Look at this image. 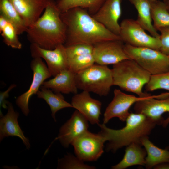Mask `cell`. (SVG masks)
Returning a JSON list of instances; mask_svg holds the SVG:
<instances>
[{
    "label": "cell",
    "mask_w": 169,
    "mask_h": 169,
    "mask_svg": "<svg viewBox=\"0 0 169 169\" xmlns=\"http://www.w3.org/2000/svg\"><path fill=\"white\" fill-rule=\"evenodd\" d=\"M90 92L82 91L72 97L71 104L73 108L81 113L92 125L99 124L102 103L92 98Z\"/></svg>",
    "instance_id": "cell-16"
},
{
    "label": "cell",
    "mask_w": 169,
    "mask_h": 169,
    "mask_svg": "<svg viewBox=\"0 0 169 169\" xmlns=\"http://www.w3.org/2000/svg\"><path fill=\"white\" fill-rule=\"evenodd\" d=\"M95 167L84 163V161L70 153H68L58 161L57 169H94Z\"/></svg>",
    "instance_id": "cell-28"
},
{
    "label": "cell",
    "mask_w": 169,
    "mask_h": 169,
    "mask_svg": "<svg viewBox=\"0 0 169 169\" xmlns=\"http://www.w3.org/2000/svg\"><path fill=\"white\" fill-rule=\"evenodd\" d=\"M38 98L44 99L49 106L51 115L55 122L56 121L55 114L64 108H73L71 103L66 101L61 93L53 92L50 89L41 86L36 94Z\"/></svg>",
    "instance_id": "cell-23"
},
{
    "label": "cell",
    "mask_w": 169,
    "mask_h": 169,
    "mask_svg": "<svg viewBox=\"0 0 169 169\" xmlns=\"http://www.w3.org/2000/svg\"><path fill=\"white\" fill-rule=\"evenodd\" d=\"M42 15L28 27L26 32L31 44L43 49H53L66 40V28L55 0H48Z\"/></svg>",
    "instance_id": "cell-2"
},
{
    "label": "cell",
    "mask_w": 169,
    "mask_h": 169,
    "mask_svg": "<svg viewBox=\"0 0 169 169\" xmlns=\"http://www.w3.org/2000/svg\"><path fill=\"white\" fill-rule=\"evenodd\" d=\"M6 45L11 47L20 49L22 44L19 40L17 31L15 27L9 22L0 32Z\"/></svg>",
    "instance_id": "cell-30"
},
{
    "label": "cell",
    "mask_w": 169,
    "mask_h": 169,
    "mask_svg": "<svg viewBox=\"0 0 169 169\" xmlns=\"http://www.w3.org/2000/svg\"><path fill=\"white\" fill-rule=\"evenodd\" d=\"M95 63L92 54H83L68 59V69L76 74Z\"/></svg>",
    "instance_id": "cell-27"
},
{
    "label": "cell",
    "mask_w": 169,
    "mask_h": 169,
    "mask_svg": "<svg viewBox=\"0 0 169 169\" xmlns=\"http://www.w3.org/2000/svg\"><path fill=\"white\" fill-rule=\"evenodd\" d=\"M141 142L147 154L145 165L146 168L151 169L160 164L169 163V151L168 150L156 146L149 140L148 136L143 138Z\"/></svg>",
    "instance_id": "cell-21"
},
{
    "label": "cell",
    "mask_w": 169,
    "mask_h": 169,
    "mask_svg": "<svg viewBox=\"0 0 169 169\" xmlns=\"http://www.w3.org/2000/svg\"><path fill=\"white\" fill-rule=\"evenodd\" d=\"M106 141L100 132L94 133L87 130L71 143L75 156L84 161H97L104 152Z\"/></svg>",
    "instance_id": "cell-9"
},
{
    "label": "cell",
    "mask_w": 169,
    "mask_h": 169,
    "mask_svg": "<svg viewBox=\"0 0 169 169\" xmlns=\"http://www.w3.org/2000/svg\"><path fill=\"white\" fill-rule=\"evenodd\" d=\"M163 2L165 3L167 9L169 12V0H164Z\"/></svg>",
    "instance_id": "cell-35"
},
{
    "label": "cell",
    "mask_w": 169,
    "mask_h": 169,
    "mask_svg": "<svg viewBox=\"0 0 169 169\" xmlns=\"http://www.w3.org/2000/svg\"><path fill=\"white\" fill-rule=\"evenodd\" d=\"M120 26V36L125 44L137 47H146L159 50V38L148 34L136 20H123Z\"/></svg>",
    "instance_id": "cell-8"
},
{
    "label": "cell",
    "mask_w": 169,
    "mask_h": 169,
    "mask_svg": "<svg viewBox=\"0 0 169 169\" xmlns=\"http://www.w3.org/2000/svg\"><path fill=\"white\" fill-rule=\"evenodd\" d=\"M60 16L66 28L65 46L79 43L93 45L106 41L121 40L120 36L108 30L85 9L73 8L61 13Z\"/></svg>",
    "instance_id": "cell-1"
},
{
    "label": "cell",
    "mask_w": 169,
    "mask_h": 169,
    "mask_svg": "<svg viewBox=\"0 0 169 169\" xmlns=\"http://www.w3.org/2000/svg\"><path fill=\"white\" fill-rule=\"evenodd\" d=\"M121 40H108L93 45L92 55L96 64L107 66L130 59Z\"/></svg>",
    "instance_id": "cell-12"
},
{
    "label": "cell",
    "mask_w": 169,
    "mask_h": 169,
    "mask_svg": "<svg viewBox=\"0 0 169 169\" xmlns=\"http://www.w3.org/2000/svg\"><path fill=\"white\" fill-rule=\"evenodd\" d=\"M114 95L104 114L103 123L105 124L114 117L118 118L122 121H125L130 114L129 110L131 106L145 98L128 94L118 89L114 90Z\"/></svg>",
    "instance_id": "cell-13"
},
{
    "label": "cell",
    "mask_w": 169,
    "mask_h": 169,
    "mask_svg": "<svg viewBox=\"0 0 169 169\" xmlns=\"http://www.w3.org/2000/svg\"><path fill=\"white\" fill-rule=\"evenodd\" d=\"M30 50L33 58L39 57L44 60L54 77L63 70L68 69V58L64 44H59L53 49H48L31 44Z\"/></svg>",
    "instance_id": "cell-11"
},
{
    "label": "cell",
    "mask_w": 169,
    "mask_h": 169,
    "mask_svg": "<svg viewBox=\"0 0 169 169\" xmlns=\"http://www.w3.org/2000/svg\"><path fill=\"white\" fill-rule=\"evenodd\" d=\"M145 89L148 91L160 89L169 91V71L157 75H151L149 81L145 85Z\"/></svg>",
    "instance_id": "cell-29"
},
{
    "label": "cell",
    "mask_w": 169,
    "mask_h": 169,
    "mask_svg": "<svg viewBox=\"0 0 169 169\" xmlns=\"http://www.w3.org/2000/svg\"><path fill=\"white\" fill-rule=\"evenodd\" d=\"M151 15L153 25L156 30L169 26V12L164 3L159 0H150Z\"/></svg>",
    "instance_id": "cell-26"
},
{
    "label": "cell",
    "mask_w": 169,
    "mask_h": 169,
    "mask_svg": "<svg viewBox=\"0 0 169 169\" xmlns=\"http://www.w3.org/2000/svg\"></svg>",
    "instance_id": "cell-36"
},
{
    "label": "cell",
    "mask_w": 169,
    "mask_h": 169,
    "mask_svg": "<svg viewBox=\"0 0 169 169\" xmlns=\"http://www.w3.org/2000/svg\"><path fill=\"white\" fill-rule=\"evenodd\" d=\"M165 96L164 93L144 98L134 104V109L165 128L169 124V96L163 98Z\"/></svg>",
    "instance_id": "cell-7"
},
{
    "label": "cell",
    "mask_w": 169,
    "mask_h": 169,
    "mask_svg": "<svg viewBox=\"0 0 169 169\" xmlns=\"http://www.w3.org/2000/svg\"><path fill=\"white\" fill-rule=\"evenodd\" d=\"M28 27L40 17L48 0H9Z\"/></svg>",
    "instance_id": "cell-18"
},
{
    "label": "cell",
    "mask_w": 169,
    "mask_h": 169,
    "mask_svg": "<svg viewBox=\"0 0 169 169\" xmlns=\"http://www.w3.org/2000/svg\"><path fill=\"white\" fill-rule=\"evenodd\" d=\"M61 13L71 8L80 7L86 9L91 15L95 14L106 0H56Z\"/></svg>",
    "instance_id": "cell-24"
},
{
    "label": "cell",
    "mask_w": 169,
    "mask_h": 169,
    "mask_svg": "<svg viewBox=\"0 0 169 169\" xmlns=\"http://www.w3.org/2000/svg\"><path fill=\"white\" fill-rule=\"evenodd\" d=\"M16 86L15 84H11L7 90L4 91L0 92V107L4 109H7V104L8 101H7L6 99L9 96V93Z\"/></svg>",
    "instance_id": "cell-33"
},
{
    "label": "cell",
    "mask_w": 169,
    "mask_h": 169,
    "mask_svg": "<svg viewBox=\"0 0 169 169\" xmlns=\"http://www.w3.org/2000/svg\"><path fill=\"white\" fill-rule=\"evenodd\" d=\"M141 144L133 143L127 146L124 157L118 163L112 166L113 169H124L134 165L145 166L147 154Z\"/></svg>",
    "instance_id": "cell-20"
},
{
    "label": "cell",
    "mask_w": 169,
    "mask_h": 169,
    "mask_svg": "<svg viewBox=\"0 0 169 169\" xmlns=\"http://www.w3.org/2000/svg\"><path fill=\"white\" fill-rule=\"evenodd\" d=\"M7 109L6 114L0 117V141L6 137L17 136L22 141L26 148L29 149L30 147L29 140L24 136L18 122L19 113L15 110L12 103L9 101L7 104Z\"/></svg>",
    "instance_id": "cell-17"
},
{
    "label": "cell",
    "mask_w": 169,
    "mask_h": 169,
    "mask_svg": "<svg viewBox=\"0 0 169 169\" xmlns=\"http://www.w3.org/2000/svg\"><path fill=\"white\" fill-rule=\"evenodd\" d=\"M122 0H106L99 10L92 16L109 31L119 36L118 21L122 13Z\"/></svg>",
    "instance_id": "cell-15"
},
{
    "label": "cell",
    "mask_w": 169,
    "mask_h": 169,
    "mask_svg": "<svg viewBox=\"0 0 169 169\" xmlns=\"http://www.w3.org/2000/svg\"><path fill=\"white\" fill-rule=\"evenodd\" d=\"M111 69L113 85L140 97L151 95L142 91L143 87L148 83L151 75L133 60L126 59L113 65Z\"/></svg>",
    "instance_id": "cell-4"
},
{
    "label": "cell",
    "mask_w": 169,
    "mask_h": 169,
    "mask_svg": "<svg viewBox=\"0 0 169 169\" xmlns=\"http://www.w3.org/2000/svg\"><path fill=\"white\" fill-rule=\"evenodd\" d=\"M9 22L5 18L0 15V32L7 26Z\"/></svg>",
    "instance_id": "cell-34"
},
{
    "label": "cell",
    "mask_w": 169,
    "mask_h": 169,
    "mask_svg": "<svg viewBox=\"0 0 169 169\" xmlns=\"http://www.w3.org/2000/svg\"><path fill=\"white\" fill-rule=\"evenodd\" d=\"M0 15L16 28L18 35L26 32L28 27L20 15L9 0H0Z\"/></svg>",
    "instance_id": "cell-25"
},
{
    "label": "cell",
    "mask_w": 169,
    "mask_h": 169,
    "mask_svg": "<svg viewBox=\"0 0 169 169\" xmlns=\"http://www.w3.org/2000/svg\"><path fill=\"white\" fill-rule=\"evenodd\" d=\"M75 81L78 89L101 96L107 95L113 85L112 69L97 64L76 74Z\"/></svg>",
    "instance_id": "cell-5"
},
{
    "label": "cell",
    "mask_w": 169,
    "mask_h": 169,
    "mask_svg": "<svg viewBox=\"0 0 169 169\" xmlns=\"http://www.w3.org/2000/svg\"><path fill=\"white\" fill-rule=\"evenodd\" d=\"M65 47L68 59L92 54L93 49V45L82 43H76Z\"/></svg>",
    "instance_id": "cell-31"
},
{
    "label": "cell",
    "mask_w": 169,
    "mask_h": 169,
    "mask_svg": "<svg viewBox=\"0 0 169 169\" xmlns=\"http://www.w3.org/2000/svg\"><path fill=\"white\" fill-rule=\"evenodd\" d=\"M132 4L137 12L136 20L151 35L159 38L160 34L152 23L150 0H128Z\"/></svg>",
    "instance_id": "cell-22"
},
{
    "label": "cell",
    "mask_w": 169,
    "mask_h": 169,
    "mask_svg": "<svg viewBox=\"0 0 169 169\" xmlns=\"http://www.w3.org/2000/svg\"><path fill=\"white\" fill-rule=\"evenodd\" d=\"M88 121L76 110L60 128L56 139L64 147L68 148L76 138L88 130Z\"/></svg>",
    "instance_id": "cell-14"
},
{
    "label": "cell",
    "mask_w": 169,
    "mask_h": 169,
    "mask_svg": "<svg viewBox=\"0 0 169 169\" xmlns=\"http://www.w3.org/2000/svg\"><path fill=\"white\" fill-rule=\"evenodd\" d=\"M76 74L69 69L63 70L54 78L44 81L42 86L56 93L65 94L77 93L78 89L75 81Z\"/></svg>",
    "instance_id": "cell-19"
},
{
    "label": "cell",
    "mask_w": 169,
    "mask_h": 169,
    "mask_svg": "<svg viewBox=\"0 0 169 169\" xmlns=\"http://www.w3.org/2000/svg\"><path fill=\"white\" fill-rule=\"evenodd\" d=\"M158 30L161 33L159 39L161 46L159 51L169 56V26L161 27Z\"/></svg>",
    "instance_id": "cell-32"
},
{
    "label": "cell",
    "mask_w": 169,
    "mask_h": 169,
    "mask_svg": "<svg viewBox=\"0 0 169 169\" xmlns=\"http://www.w3.org/2000/svg\"><path fill=\"white\" fill-rule=\"evenodd\" d=\"M125 121V126L118 130L109 128L103 123L98 125L101 129L99 132L106 141H108L105 148L106 151L115 152L133 143L141 144V140L148 136L157 125L145 115L137 113H130Z\"/></svg>",
    "instance_id": "cell-3"
},
{
    "label": "cell",
    "mask_w": 169,
    "mask_h": 169,
    "mask_svg": "<svg viewBox=\"0 0 169 169\" xmlns=\"http://www.w3.org/2000/svg\"><path fill=\"white\" fill-rule=\"evenodd\" d=\"M30 66L33 72L32 82L28 90L19 96L15 101L16 105L25 116L30 112L28 103L30 98L36 94L45 80L52 76L47 66L40 58H33Z\"/></svg>",
    "instance_id": "cell-10"
},
{
    "label": "cell",
    "mask_w": 169,
    "mask_h": 169,
    "mask_svg": "<svg viewBox=\"0 0 169 169\" xmlns=\"http://www.w3.org/2000/svg\"><path fill=\"white\" fill-rule=\"evenodd\" d=\"M124 49L130 59L135 61L151 75L169 71V56L150 48L125 44Z\"/></svg>",
    "instance_id": "cell-6"
}]
</instances>
